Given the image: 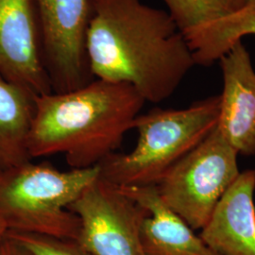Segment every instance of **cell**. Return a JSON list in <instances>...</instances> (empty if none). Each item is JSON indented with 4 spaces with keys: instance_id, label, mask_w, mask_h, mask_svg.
Masks as SVG:
<instances>
[{
    "instance_id": "6da1fadb",
    "label": "cell",
    "mask_w": 255,
    "mask_h": 255,
    "mask_svg": "<svg viewBox=\"0 0 255 255\" xmlns=\"http://www.w3.org/2000/svg\"><path fill=\"white\" fill-rule=\"evenodd\" d=\"M95 79L133 86L144 100H167L196 65L169 13L141 0H93L86 36Z\"/></svg>"
},
{
    "instance_id": "7a4b0ae2",
    "label": "cell",
    "mask_w": 255,
    "mask_h": 255,
    "mask_svg": "<svg viewBox=\"0 0 255 255\" xmlns=\"http://www.w3.org/2000/svg\"><path fill=\"white\" fill-rule=\"evenodd\" d=\"M145 102L133 86L101 79L72 91L36 96L28 154L64 155L71 169L99 166L116 153Z\"/></svg>"
},
{
    "instance_id": "3957f363",
    "label": "cell",
    "mask_w": 255,
    "mask_h": 255,
    "mask_svg": "<svg viewBox=\"0 0 255 255\" xmlns=\"http://www.w3.org/2000/svg\"><path fill=\"white\" fill-rule=\"evenodd\" d=\"M220 96L198 101L185 109L155 108L139 115L132 129L134 148L114 153L100 166V176L118 187L156 186L175 164L216 128Z\"/></svg>"
},
{
    "instance_id": "277c9868",
    "label": "cell",
    "mask_w": 255,
    "mask_h": 255,
    "mask_svg": "<svg viewBox=\"0 0 255 255\" xmlns=\"http://www.w3.org/2000/svg\"><path fill=\"white\" fill-rule=\"evenodd\" d=\"M100 177V166L60 171L49 164L0 168V221L8 231L77 240L80 219L68 209Z\"/></svg>"
},
{
    "instance_id": "5b68a950",
    "label": "cell",
    "mask_w": 255,
    "mask_h": 255,
    "mask_svg": "<svg viewBox=\"0 0 255 255\" xmlns=\"http://www.w3.org/2000/svg\"><path fill=\"white\" fill-rule=\"evenodd\" d=\"M237 156L215 128L156 185L161 199L194 231L202 230L240 174Z\"/></svg>"
},
{
    "instance_id": "8992f818",
    "label": "cell",
    "mask_w": 255,
    "mask_h": 255,
    "mask_svg": "<svg viewBox=\"0 0 255 255\" xmlns=\"http://www.w3.org/2000/svg\"><path fill=\"white\" fill-rule=\"evenodd\" d=\"M68 209L80 219L77 241L93 255H146L141 225L147 212L101 176Z\"/></svg>"
},
{
    "instance_id": "52a82bcc",
    "label": "cell",
    "mask_w": 255,
    "mask_h": 255,
    "mask_svg": "<svg viewBox=\"0 0 255 255\" xmlns=\"http://www.w3.org/2000/svg\"><path fill=\"white\" fill-rule=\"evenodd\" d=\"M44 64L53 93L92 82L86 36L93 0H35Z\"/></svg>"
},
{
    "instance_id": "ba28073f",
    "label": "cell",
    "mask_w": 255,
    "mask_h": 255,
    "mask_svg": "<svg viewBox=\"0 0 255 255\" xmlns=\"http://www.w3.org/2000/svg\"><path fill=\"white\" fill-rule=\"evenodd\" d=\"M0 76L36 96L52 93L35 0H0Z\"/></svg>"
},
{
    "instance_id": "9c48e42d",
    "label": "cell",
    "mask_w": 255,
    "mask_h": 255,
    "mask_svg": "<svg viewBox=\"0 0 255 255\" xmlns=\"http://www.w3.org/2000/svg\"><path fill=\"white\" fill-rule=\"evenodd\" d=\"M223 89L217 130L238 155H255V70L238 41L220 58Z\"/></svg>"
},
{
    "instance_id": "30bf717a",
    "label": "cell",
    "mask_w": 255,
    "mask_h": 255,
    "mask_svg": "<svg viewBox=\"0 0 255 255\" xmlns=\"http://www.w3.org/2000/svg\"><path fill=\"white\" fill-rule=\"evenodd\" d=\"M255 169L240 172L200 237L219 255H255Z\"/></svg>"
},
{
    "instance_id": "8fae6325",
    "label": "cell",
    "mask_w": 255,
    "mask_h": 255,
    "mask_svg": "<svg viewBox=\"0 0 255 255\" xmlns=\"http://www.w3.org/2000/svg\"><path fill=\"white\" fill-rule=\"evenodd\" d=\"M147 212L141 225L146 255H219L161 199L156 186L119 187Z\"/></svg>"
},
{
    "instance_id": "7c38bea8",
    "label": "cell",
    "mask_w": 255,
    "mask_h": 255,
    "mask_svg": "<svg viewBox=\"0 0 255 255\" xmlns=\"http://www.w3.org/2000/svg\"><path fill=\"white\" fill-rule=\"evenodd\" d=\"M32 92L0 76V168L31 161L27 138L35 111Z\"/></svg>"
},
{
    "instance_id": "4fadbf2b",
    "label": "cell",
    "mask_w": 255,
    "mask_h": 255,
    "mask_svg": "<svg viewBox=\"0 0 255 255\" xmlns=\"http://www.w3.org/2000/svg\"><path fill=\"white\" fill-rule=\"evenodd\" d=\"M250 34H255V0L197 28L185 39L196 65L209 66Z\"/></svg>"
},
{
    "instance_id": "5bb4252c",
    "label": "cell",
    "mask_w": 255,
    "mask_h": 255,
    "mask_svg": "<svg viewBox=\"0 0 255 255\" xmlns=\"http://www.w3.org/2000/svg\"><path fill=\"white\" fill-rule=\"evenodd\" d=\"M183 36L242 7L240 0H163Z\"/></svg>"
},
{
    "instance_id": "9a60e30c",
    "label": "cell",
    "mask_w": 255,
    "mask_h": 255,
    "mask_svg": "<svg viewBox=\"0 0 255 255\" xmlns=\"http://www.w3.org/2000/svg\"><path fill=\"white\" fill-rule=\"evenodd\" d=\"M32 255H93L77 241L39 234L7 231L6 236Z\"/></svg>"
},
{
    "instance_id": "2e32d148",
    "label": "cell",
    "mask_w": 255,
    "mask_h": 255,
    "mask_svg": "<svg viewBox=\"0 0 255 255\" xmlns=\"http://www.w3.org/2000/svg\"><path fill=\"white\" fill-rule=\"evenodd\" d=\"M1 255H32L26 248L5 237L1 245Z\"/></svg>"
},
{
    "instance_id": "e0dca14e",
    "label": "cell",
    "mask_w": 255,
    "mask_h": 255,
    "mask_svg": "<svg viewBox=\"0 0 255 255\" xmlns=\"http://www.w3.org/2000/svg\"><path fill=\"white\" fill-rule=\"evenodd\" d=\"M7 231H8V229L6 227V225L3 222L0 221V255H1V245H2V242L5 239Z\"/></svg>"
},
{
    "instance_id": "ac0fdd59",
    "label": "cell",
    "mask_w": 255,
    "mask_h": 255,
    "mask_svg": "<svg viewBox=\"0 0 255 255\" xmlns=\"http://www.w3.org/2000/svg\"><path fill=\"white\" fill-rule=\"evenodd\" d=\"M251 0H240V2H241V4H242V6H244L245 4H247L248 2H250Z\"/></svg>"
}]
</instances>
